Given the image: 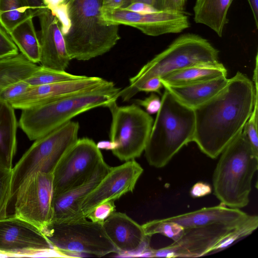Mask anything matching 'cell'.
<instances>
[{
	"mask_svg": "<svg viewBox=\"0 0 258 258\" xmlns=\"http://www.w3.org/2000/svg\"><path fill=\"white\" fill-rule=\"evenodd\" d=\"M31 16L15 26L9 34L21 53L33 63L40 62L41 49L39 37Z\"/></svg>",
	"mask_w": 258,
	"mask_h": 258,
	"instance_id": "d4e9b609",
	"label": "cell"
},
{
	"mask_svg": "<svg viewBox=\"0 0 258 258\" xmlns=\"http://www.w3.org/2000/svg\"><path fill=\"white\" fill-rule=\"evenodd\" d=\"M124 0H102L101 11H110L121 8Z\"/></svg>",
	"mask_w": 258,
	"mask_h": 258,
	"instance_id": "60d3db41",
	"label": "cell"
},
{
	"mask_svg": "<svg viewBox=\"0 0 258 258\" xmlns=\"http://www.w3.org/2000/svg\"><path fill=\"white\" fill-rule=\"evenodd\" d=\"M68 1H69V0H63V2H64V3H67Z\"/></svg>",
	"mask_w": 258,
	"mask_h": 258,
	"instance_id": "7dc6e473",
	"label": "cell"
},
{
	"mask_svg": "<svg viewBox=\"0 0 258 258\" xmlns=\"http://www.w3.org/2000/svg\"><path fill=\"white\" fill-rule=\"evenodd\" d=\"M235 0H196L193 8L196 23L204 25L222 37L228 23V13Z\"/></svg>",
	"mask_w": 258,
	"mask_h": 258,
	"instance_id": "603a6c76",
	"label": "cell"
},
{
	"mask_svg": "<svg viewBox=\"0 0 258 258\" xmlns=\"http://www.w3.org/2000/svg\"><path fill=\"white\" fill-rule=\"evenodd\" d=\"M212 191V188L209 184L199 181L193 185L189 192L193 198H199L210 195Z\"/></svg>",
	"mask_w": 258,
	"mask_h": 258,
	"instance_id": "74e56055",
	"label": "cell"
},
{
	"mask_svg": "<svg viewBox=\"0 0 258 258\" xmlns=\"http://www.w3.org/2000/svg\"><path fill=\"white\" fill-rule=\"evenodd\" d=\"M113 84L100 77L84 76L76 80L30 86L9 104L14 109L23 110L60 98L97 90Z\"/></svg>",
	"mask_w": 258,
	"mask_h": 258,
	"instance_id": "2e32d148",
	"label": "cell"
},
{
	"mask_svg": "<svg viewBox=\"0 0 258 258\" xmlns=\"http://www.w3.org/2000/svg\"><path fill=\"white\" fill-rule=\"evenodd\" d=\"M143 168L135 160L125 161L109 171L94 189L86 197L81 206L83 215H87L98 205L119 199L132 192Z\"/></svg>",
	"mask_w": 258,
	"mask_h": 258,
	"instance_id": "5bb4252c",
	"label": "cell"
},
{
	"mask_svg": "<svg viewBox=\"0 0 258 258\" xmlns=\"http://www.w3.org/2000/svg\"><path fill=\"white\" fill-rule=\"evenodd\" d=\"M195 130L194 109L165 89L144 150L148 163L156 168L166 166L183 146L193 141Z\"/></svg>",
	"mask_w": 258,
	"mask_h": 258,
	"instance_id": "3957f363",
	"label": "cell"
},
{
	"mask_svg": "<svg viewBox=\"0 0 258 258\" xmlns=\"http://www.w3.org/2000/svg\"><path fill=\"white\" fill-rule=\"evenodd\" d=\"M104 230L118 254H139L152 257L150 237L140 225L124 213L113 212L103 222Z\"/></svg>",
	"mask_w": 258,
	"mask_h": 258,
	"instance_id": "e0dca14e",
	"label": "cell"
},
{
	"mask_svg": "<svg viewBox=\"0 0 258 258\" xmlns=\"http://www.w3.org/2000/svg\"><path fill=\"white\" fill-rule=\"evenodd\" d=\"M120 90L114 84L22 110L19 126L30 140L35 141L80 113L98 107H107L116 101Z\"/></svg>",
	"mask_w": 258,
	"mask_h": 258,
	"instance_id": "5b68a950",
	"label": "cell"
},
{
	"mask_svg": "<svg viewBox=\"0 0 258 258\" xmlns=\"http://www.w3.org/2000/svg\"><path fill=\"white\" fill-rule=\"evenodd\" d=\"M31 16L34 12L27 0H0V25L8 34Z\"/></svg>",
	"mask_w": 258,
	"mask_h": 258,
	"instance_id": "4316f807",
	"label": "cell"
},
{
	"mask_svg": "<svg viewBox=\"0 0 258 258\" xmlns=\"http://www.w3.org/2000/svg\"><path fill=\"white\" fill-rule=\"evenodd\" d=\"M137 0H124L123 6L121 8H124L131 4L136 2Z\"/></svg>",
	"mask_w": 258,
	"mask_h": 258,
	"instance_id": "bcb514c9",
	"label": "cell"
},
{
	"mask_svg": "<svg viewBox=\"0 0 258 258\" xmlns=\"http://www.w3.org/2000/svg\"><path fill=\"white\" fill-rule=\"evenodd\" d=\"M18 122L14 109L0 100V168L12 170L17 149Z\"/></svg>",
	"mask_w": 258,
	"mask_h": 258,
	"instance_id": "7402d4cb",
	"label": "cell"
},
{
	"mask_svg": "<svg viewBox=\"0 0 258 258\" xmlns=\"http://www.w3.org/2000/svg\"><path fill=\"white\" fill-rule=\"evenodd\" d=\"M102 0H69V27L63 36L71 60H87L104 54L120 39L119 25L104 22Z\"/></svg>",
	"mask_w": 258,
	"mask_h": 258,
	"instance_id": "7a4b0ae2",
	"label": "cell"
},
{
	"mask_svg": "<svg viewBox=\"0 0 258 258\" xmlns=\"http://www.w3.org/2000/svg\"><path fill=\"white\" fill-rule=\"evenodd\" d=\"M79 124L69 121L35 140L12 169L10 202L21 184L34 173H52L56 166L78 138Z\"/></svg>",
	"mask_w": 258,
	"mask_h": 258,
	"instance_id": "52a82bcc",
	"label": "cell"
},
{
	"mask_svg": "<svg viewBox=\"0 0 258 258\" xmlns=\"http://www.w3.org/2000/svg\"><path fill=\"white\" fill-rule=\"evenodd\" d=\"M227 77L181 86L163 85L178 101L194 109L219 93L227 84Z\"/></svg>",
	"mask_w": 258,
	"mask_h": 258,
	"instance_id": "44dd1931",
	"label": "cell"
},
{
	"mask_svg": "<svg viewBox=\"0 0 258 258\" xmlns=\"http://www.w3.org/2000/svg\"><path fill=\"white\" fill-rule=\"evenodd\" d=\"M44 6L50 10L59 4L64 3L63 0H42Z\"/></svg>",
	"mask_w": 258,
	"mask_h": 258,
	"instance_id": "f6af8a7d",
	"label": "cell"
},
{
	"mask_svg": "<svg viewBox=\"0 0 258 258\" xmlns=\"http://www.w3.org/2000/svg\"><path fill=\"white\" fill-rule=\"evenodd\" d=\"M241 222L184 229L182 235L171 244L153 249L152 257H196L207 255L211 248Z\"/></svg>",
	"mask_w": 258,
	"mask_h": 258,
	"instance_id": "9a60e30c",
	"label": "cell"
},
{
	"mask_svg": "<svg viewBox=\"0 0 258 258\" xmlns=\"http://www.w3.org/2000/svg\"><path fill=\"white\" fill-rule=\"evenodd\" d=\"M186 2V0H167L165 10L184 12Z\"/></svg>",
	"mask_w": 258,
	"mask_h": 258,
	"instance_id": "ab89813d",
	"label": "cell"
},
{
	"mask_svg": "<svg viewBox=\"0 0 258 258\" xmlns=\"http://www.w3.org/2000/svg\"><path fill=\"white\" fill-rule=\"evenodd\" d=\"M257 117L258 102L256 101L251 115L244 126L243 132L247 137L254 153L258 155Z\"/></svg>",
	"mask_w": 258,
	"mask_h": 258,
	"instance_id": "d6a6232c",
	"label": "cell"
},
{
	"mask_svg": "<svg viewBox=\"0 0 258 258\" xmlns=\"http://www.w3.org/2000/svg\"><path fill=\"white\" fill-rule=\"evenodd\" d=\"M123 9L139 13H146L157 10L151 6L140 2H135Z\"/></svg>",
	"mask_w": 258,
	"mask_h": 258,
	"instance_id": "f35d334b",
	"label": "cell"
},
{
	"mask_svg": "<svg viewBox=\"0 0 258 258\" xmlns=\"http://www.w3.org/2000/svg\"><path fill=\"white\" fill-rule=\"evenodd\" d=\"M27 1L34 12L37 10L45 8L42 0H27Z\"/></svg>",
	"mask_w": 258,
	"mask_h": 258,
	"instance_id": "ee69618b",
	"label": "cell"
},
{
	"mask_svg": "<svg viewBox=\"0 0 258 258\" xmlns=\"http://www.w3.org/2000/svg\"><path fill=\"white\" fill-rule=\"evenodd\" d=\"M34 16L38 19L40 28L41 66L65 71L71 59L58 20L46 7L36 11Z\"/></svg>",
	"mask_w": 258,
	"mask_h": 258,
	"instance_id": "ac0fdd59",
	"label": "cell"
},
{
	"mask_svg": "<svg viewBox=\"0 0 258 258\" xmlns=\"http://www.w3.org/2000/svg\"><path fill=\"white\" fill-rule=\"evenodd\" d=\"M248 214L239 209L231 208L221 204L164 218L178 224L184 229L214 224H231L243 220Z\"/></svg>",
	"mask_w": 258,
	"mask_h": 258,
	"instance_id": "ffe728a7",
	"label": "cell"
},
{
	"mask_svg": "<svg viewBox=\"0 0 258 258\" xmlns=\"http://www.w3.org/2000/svg\"><path fill=\"white\" fill-rule=\"evenodd\" d=\"M145 234L151 237L160 234L172 239L178 240L183 234L184 229L178 224L164 219L148 221L142 225Z\"/></svg>",
	"mask_w": 258,
	"mask_h": 258,
	"instance_id": "f546056e",
	"label": "cell"
},
{
	"mask_svg": "<svg viewBox=\"0 0 258 258\" xmlns=\"http://www.w3.org/2000/svg\"><path fill=\"white\" fill-rule=\"evenodd\" d=\"M221 154L213 174L214 194L226 207L243 208L249 202L252 180L258 168V155L243 130Z\"/></svg>",
	"mask_w": 258,
	"mask_h": 258,
	"instance_id": "277c9868",
	"label": "cell"
},
{
	"mask_svg": "<svg viewBox=\"0 0 258 258\" xmlns=\"http://www.w3.org/2000/svg\"><path fill=\"white\" fill-rule=\"evenodd\" d=\"M84 75H77L60 71L39 66L29 77L24 80L30 86H35L62 81L76 80Z\"/></svg>",
	"mask_w": 258,
	"mask_h": 258,
	"instance_id": "f1b7e54d",
	"label": "cell"
},
{
	"mask_svg": "<svg viewBox=\"0 0 258 258\" xmlns=\"http://www.w3.org/2000/svg\"><path fill=\"white\" fill-rule=\"evenodd\" d=\"M53 196L52 173H33L21 184L16 192L14 216L42 231L52 221Z\"/></svg>",
	"mask_w": 258,
	"mask_h": 258,
	"instance_id": "8fae6325",
	"label": "cell"
},
{
	"mask_svg": "<svg viewBox=\"0 0 258 258\" xmlns=\"http://www.w3.org/2000/svg\"><path fill=\"white\" fill-rule=\"evenodd\" d=\"M227 76V69L219 61L194 64L160 78L163 85L181 86Z\"/></svg>",
	"mask_w": 258,
	"mask_h": 258,
	"instance_id": "cb8c5ba5",
	"label": "cell"
},
{
	"mask_svg": "<svg viewBox=\"0 0 258 258\" xmlns=\"http://www.w3.org/2000/svg\"><path fill=\"white\" fill-rule=\"evenodd\" d=\"M257 101V88L238 72L216 95L194 109L193 138L200 150L215 159L241 132Z\"/></svg>",
	"mask_w": 258,
	"mask_h": 258,
	"instance_id": "6da1fadb",
	"label": "cell"
},
{
	"mask_svg": "<svg viewBox=\"0 0 258 258\" xmlns=\"http://www.w3.org/2000/svg\"><path fill=\"white\" fill-rule=\"evenodd\" d=\"M107 107L112 117L109 137L113 154L124 161L139 157L148 142L153 118L135 103L119 106L115 101Z\"/></svg>",
	"mask_w": 258,
	"mask_h": 258,
	"instance_id": "9c48e42d",
	"label": "cell"
},
{
	"mask_svg": "<svg viewBox=\"0 0 258 258\" xmlns=\"http://www.w3.org/2000/svg\"><path fill=\"white\" fill-rule=\"evenodd\" d=\"M30 86L24 80L9 84L0 88V100L10 103L28 90Z\"/></svg>",
	"mask_w": 258,
	"mask_h": 258,
	"instance_id": "1f68e13d",
	"label": "cell"
},
{
	"mask_svg": "<svg viewBox=\"0 0 258 258\" xmlns=\"http://www.w3.org/2000/svg\"><path fill=\"white\" fill-rule=\"evenodd\" d=\"M41 231L61 256L85 254L100 257L118 253L104 230L103 223L88 221L87 218L50 223Z\"/></svg>",
	"mask_w": 258,
	"mask_h": 258,
	"instance_id": "ba28073f",
	"label": "cell"
},
{
	"mask_svg": "<svg viewBox=\"0 0 258 258\" xmlns=\"http://www.w3.org/2000/svg\"><path fill=\"white\" fill-rule=\"evenodd\" d=\"M136 102L139 106L144 107L146 111L151 114L157 113L159 111L161 104V99L158 96L152 93L144 99L136 100Z\"/></svg>",
	"mask_w": 258,
	"mask_h": 258,
	"instance_id": "d590c367",
	"label": "cell"
},
{
	"mask_svg": "<svg viewBox=\"0 0 258 258\" xmlns=\"http://www.w3.org/2000/svg\"><path fill=\"white\" fill-rule=\"evenodd\" d=\"M163 85L160 77H153L146 81L138 88V92H156L161 94L160 90Z\"/></svg>",
	"mask_w": 258,
	"mask_h": 258,
	"instance_id": "8d00e7d4",
	"label": "cell"
},
{
	"mask_svg": "<svg viewBox=\"0 0 258 258\" xmlns=\"http://www.w3.org/2000/svg\"><path fill=\"white\" fill-rule=\"evenodd\" d=\"M104 161L100 149L93 140L78 139L53 171V197L85 182Z\"/></svg>",
	"mask_w": 258,
	"mask_h": 258,
	"instance_id": "30bf717a",
	"label": "cell"
},
{
	"mask_svg": "<svg viewBox=\"0 0 258 258\" xmlns=\"http://www.w3.org/2000/svg\"><path fill=\"white\" fill-rule=\"evenodd\" d=\"M218 50L205 38L194 33L181 35L130 79L129 85L120 90L119 97L128 101L148 80L196 64L218 62Z\"/></svg>",
	"mask_w": 258,
	"mask_h": 258,
	"instance_id": "8992f818",
	"label": "cell"
},
{
	"mask_svg": "<svg viewBox=\"0 0 258 258\" xmlns=\"http://www.w3.org/2000/svg\"><path fill=\"white\" fill-rule=\"evenodd\" d=\"M110 167L104 161L85 182L53 197V217L51 223L66 222L86 218L81 212V204L107 174Z\"/></svg>",
	"mask_w": 258,
	"mask_h": 258,
	"instance_id": "d6986e66",
	"label": "cell"
},
{
	"mask_svg": "<svg viewBox=\"0 0 258 258\" xmlns=\"http://www.w3.org/2000/svg\"><path fill=\"white\" fill-rule=\"evenodd\" d=\"M253 16L255 25L258 29V0H247Z\"/></svg>",
	"mask_w": 258,
	"mask_h": 258,
	"instance_id": "7bdbcfd3",
	"label": "cell"
},
{
	"mask_svg": "<svg viewBox=\"0 0 258 258\" xmlns=\"http://www.w3.org/2000/svg\"><path fill=\"white\" fill-rule=\"evenodd\" d=\"M19 53V49L11 37L0 25V58Z\"/></svg>",
	"mask_w": 258,
	"mask_h": 258,
	"instance_id": "e575fe53",
	"label": "cell"
},
{
	"mask_svg": "<svg viewBox=\"0 0 258 258\" xmlns=\"http://www.w3.org/2000/svg\"><path fill=\"white\" fill-rule=\"evenodd\" d=\"M51 252L57 253L33 224L15 216L0 219V254L29 256Z\"/></svg>",
	"mask_w": 258,
	"mask_h": 258,
	"instance_id": "4fadbf2b",
	"label": "cell"
},
{
	"mask_svg": "<svg viewBox=\"0 0 258 258\" xmlns=\"http://www.w3.org/2000/svg\"><path fill=\"white\" fill-rule=\"evenodd\" d=\"M258 227V216L249 215L233 230L224 236L211 249L209 254L223 250L234 242L251 234Z\"/></svg>",
	"mask_w": 258,
	"mask_h": 258,
	"instance_id": "83f0119b",
	"label": "cell"
},
{
	"mask_svg": "<svg viewBox=\"0 0 258 258\" xmlns=\"http://www.w3.org/2000/svg\"><path fill=\"white\" fill-rule=\"evenodd\" d=\"M136 2H140L148 4L157 10H165L167 0H137Z\"/></svg>",
	"mask_w": 258,
	"mask_h": 258,
	"instance_id": "b9f144b4",
	"label": "cell"
},
{
	"mask_svg": "<svg viewBox=\"0 0 258 258\" xmlns=\"http://www.w3.org/2000/svg\"><path fill=\"white\" fill-rule=\"evenodd\" d=\"M115 210L114 201L105 202L96 206L86 218L92 222L103 223Z\"/></svg>",
	"mask_w": 258,
	"mask_h": 258,
	"instance_id": "836d02e7",
	"label": "cell"
},
{
	"mask_svg": "<svg viewBox=\"0 0 258 258\" xmlns=\"http://www.w3.org/2000/svg\"><path fill=\"white\" fill-rule=\"evenodd\" d=\"M101 16L106 23L132 26L152 36L180 33L190 26L185 12L172 11L139 13L119 8L101 11Z\"/></svg>",
	"mask_w": 258,
	"mask_h": 258,
	"instance_id": "7c38bea8",
	"label": "cell"
},
{
	"mask_svg": "<svg viewBox=\"0 0 258 258\" xmlns=\"http://www.w3.org/2000/svg\"><path fill=\"white\" fill-rule=\"evenodd\" d=\"M21 52L0 58V88L24 80L39 68Z\"/></svg>",
	"mask_w": 258,
	"mask_h": 258,
	"instance_id": "484cf974",
	"label": "cell"
},
{
	"mask_svg": "<svg viewBox=\"0 0 258 258\" xmlns=\"http://www.w3.org/2000/svg\"><path fill=\"white\" fill-rule=\"evenodd\" d=\"M12 175V170L0 168V219L7 217V208L10 203Z\"/></svg>",
	"mask_w": 258,
	"mask_h": 258,
	"instance_id": "4dcf8cb0",
	"label": "cell"
}]
</instances>
